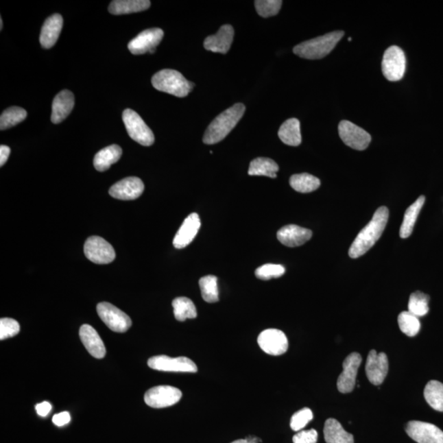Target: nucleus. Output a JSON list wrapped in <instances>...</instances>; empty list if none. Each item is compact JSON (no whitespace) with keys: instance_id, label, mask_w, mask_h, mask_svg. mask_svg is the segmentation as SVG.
Instances as JSON below:
<instances>
[{"instance_id":"obj_1","label":"nucleus","mask_w":443,"mask_h":443,"mask_svg":"<svg viewBox=\"0 0 443 443\" xmlns=\"http://www.w3.org/2000/svg\"><path fill=\"white\" fill-rule=\"evenodd\" d=\"M388 216H390V212L385 206L380 207L376 211L373 219L359 232L352 245L350 246L349 249L350 258L361 257L373 248L386 228Z\"/></svg>"},{"instance_id":"obj_2","label":"nucleus","mask_w":443,"mask_h":443,"mask_svg":"<svg viewBox=\"0 0 443 443\" xmlns=\"http://www.w3.org/2000/svg\"><path fill=\"white\" fill-rule=\"evenodd\" d=\"M245 111L244 104L238 103L222 112L208 127L203 137L204 143L214 145L223 141L236 127Z\"/></svg>"},{"instance_id":"obj_3","label":"nucleus","mask_w":443,"mask_h":443,"mask_svg":"<svg viewBox=\"0 0 443 443\" xmlns=\"http://www.w3.org/2000/svg\"><path fill=\"white\" fill-rule=\"evenodd\" d=\"M344 36L342 31L330 32L295 46L294 52L307 60H320L331 53Z\"/></svg>"},{"instance_id":"obj_4","label":"nucleus","mask_w":443,"mask_h":443,"mask_svg":"<svg viewBox=\"0 0 443 443\" xmlns=\"http://www.w3.org/2000/svg\"><path fill=\"white\" fill-rule=\"evenodd\" d=\"M152 85L158 91L165 92L177 97H186L194 88L195 84L187 81L176 70L164 69L154 74Z\"/></svg>"},{"instance_id":"obj_5","label":"nucleus","mask_w":443,"mask_h":443,"mask_svg":"<svg viewBox=\"0 0 443 443\" xmlns=\"http://www.w3.org/2000/svg\"><path fill=\"white\" fill-rule=\"evenodd\" d=\"M407 69V58L398 46H391L383 54L382 71L383 76L390 82H398L403 79Z\"/></svg>"},{"instance_id":"obj_6","label":"nucleus","mask_w":443,"mask_h":443,"mask_svg":"<svg viewBox=\"0 0 443 443\" xmlns=\"http://www.w3.org/2000/svg\"><path fill=\"white\" fill-rule=\"evenodd\" d=\"M123 119L128 135L132 140L144 146H150L154 144L153 132L150 130V128L137 112L128 108L123 112Z\"/></svg>"},{"instance_id":"obj_7","label":"nucleus","mask_w":443,"mask_h":443,"mask_svg":"<svg viewBox=\"0 0 443 443\" xmlns=\"http://www.w3.org/2000/svg\"><path fill=\"white\" fill-rule=\"evenodd\" d=\"M98 315L107 327L115 333H126L132 326V320L127 313L108 302L97 306Z\"/></svg>"},{"instance_id":"obj_8","label":"nucleus","mask_w":443,"mask_h":443,"mask_svg":"<svg viewBox=\"0 0 443 443\" xmlns=\"http://www.w3.org/2000/svg\"><path fill=\"white\" fill-rule=\"evenodd\" d=\"M84 252L87 259L97 265L110 264L115 260L114 248L104 238L93 236L86 240Z\"/></svg>"},{"instance_id":"obj_9","label":"nucleus","mask_w":443,"mask_h":443,"mask_svg":"<svg viewBox=\"0 0 443 443\" xmlns=\"http://www.w3.org/2000/svg\"><path fill=\"white\" fill-rule=\"evenodd\" d=\"M182 396L178 388L172 386H157L146 392L144 399L146 405L152 408H165L177 404Z\"/></svg>"},{"instance_id":"obj_10","label":"nucleus","mask_w":443,"mask_h":443,"mask_svg":"<svg viewBox=\"0 0 443 443\" xmlns=\"http://www.w3.org/2000/svg\"><path fill=\"white\" fill-rule=\"evenodd\" d=\"M148 366L154 370L164 372H180V373H196L197 366L187 357L171 358L167 355H157L149 359Z\"/></svg>"},{"instance_id":"obj_11","label":"nucleus","mask_w":443,"mask_h":443,"mask_svg":"<svg viewBox=\"0 0 443 443\" xmlns=\"http://www.w3.org/2000/svg\"><path fill=\"white\" fill-rule=\"evenodd\" d=\"M338 132L342 141L354 149L365 150L371 141L369 133L350 121H342L338 126Z\"/></svg>"},{"instance_id":"obj_12","label":"nucleus","mask_w":443,"mask_h":443,"mask_svg":"<svg viewBox=\"0 0 443 443\" xmlns=\"http://www.w3.org/2000/svg\"><path fill=\"white\" fill-rule=\"evenodd\" d=\"M409 437L418 443H443V432L437 426L421 421H409L405 427Z\"/></svg>"},{"instance_id":"obj_13","label":"nucleus","mask_w":443,"mask_h":443,"mask_svg":"<svg viewBox=\"0 0 443 443\" xmlns=\"http://www.w3.org/2000/svg\"><path fill=\"white\" fill-rule=\"evenodd\" d=\"M164 32L160 28L148 29L140 33L128 44V49L135 56L156 52V46L161 43Z\"/></svg>"},{"instance_id":"obj_14","label":"nucleus","mask_w":443,"mask_h":443,"mask_svg":"<svg viewBox=\"0 0 443 443\" xmlns=\"http://www.w3.org/2000/svg\"><path fill=\"white\" fill-rule=\"evenodd\" d=\"M257 341L260 348L271 355H281L288 349L287 337L281 330L266 329L259 335Z\"/></svg>"},{"instance_id":"obj_15","label":"nucleus","mask_w":443,"mask_h":443,"mask_svg":"<svg viewBox=\"0 0 443 443\" xmlns=\"http://www.w3.org/2000/svg\"><path fill=\"white\" fill-rule=\"evenodd\" d=\"M362 358L361 355L357 352L350 354L345 359L342 366V370L339 377L337 379V390L342 394H349L352 392L357 382V372L359 366H361Z\"/></svg>"},{"instance_id":"obj_16","label":"nucleus","mask_w":443,"mask_h":443,"mask_svg":"<svg viewBox=\"0 0 443 443\" xmlns=\"http://www.w3.org/2000/svg\"><path fill=\"white\" fill-rule=\"evenodd\" d=\"M366 371L367 378L375 386L381 385L388 373V359L385 353L370 350L368 355Z\"/></svg>"},{"instance_id":"obj_17","label":"nucleus","mask_w":443,"mask_h":443,"mask_svg":"<svg viewBox=\"0 0 443 443\" xmlns=\"http://www.w3.org/2000/svg\"><path fill=\"white\" fill-rule=\"evenodd\" d=\"M145 186L140 178L130 177L121 180L110 188L112 197L121 200H133L143 193Z\"/></svg>"},{"instance_id":"obj_18","label":"nucleus","mask_w":443,"mask_h":443,"mask_svg":"<svg viewBox=\"0 0 443 443\" xmlns=\"http://www.w3.org/2000/svg\"><path fill=\"white\" fill-rule=\"evenodd\" d=\"M200 217L195 213L191 214L184 220L181 227H180L176 236L173 239V246L175 248L183 249L190 245L195 239L200 228Z\"/></svg>"},{"instance_id":"obj_19","label":"nucleus","mask_w":443,"mask_h":443,"mask_svg":"<svg viewBox=\"0 0 443 443\" xmlns=\"http://www.w3.org/2000/svg\"><path fill=\"white\" fill-rule=\"evenodd\" d=\"M233 38V27L231 25H224L216 35L208 36L204 40V47L208 51L225 54L231 48Z\"/></svg>"},{"instance_id":"obj_20","label":"nucleus","mask_w":443,"mask_h":443,"mask_svg":"<svg viewBox=\"0 0 443 443\" xmlns=\"http://www.w3.org/2000/svg\"><path fill=\"white\" fill-rule=\"evenodd\" d=\"M312 234L311 230L291 224L280 229L277 233V237L283 245L288 248H296L310 240Z\"/></svg>"},{"instance_id":"obj_21","label":"nucleus","mask_w":443,"mask_h":443,"mask_svg":"<svg viewBox=\"0 0 443 443\" xmlns=\"http://www.w3.org/2000/svg\"><path fill=\"white\" fill-rule=\"evenodd\" d=\"M81 341L85 346L87 352L96 359H103L106 357V349L101 337H99L94 328L89 324L82 325L79 332Z\"/></svg>"},{"instance_id":"obj_22","label":"nucleus","mask_w":443,"mask_h":443,"mask_svg":"<svg viewBox=\"0 0 443 443\" xmlns=\"http://www.w3.org/2000/svg\"><path fill=\"white\" fill-rule=\"evenodd\" d=\"M64 19L60 14H53L45 20L40 36V43L45 49L52 48L60 36Z\"/></svg>"},{"instance_id":"obj_23","label":"nucleus","mask_w":443,"mask_h":443,"mask_svg":"<svg viewBox=\"0 0 443 443\" xmlns=\"http://www.w3.org/2000/svg\"><path fill=\"white\" fill-rule=\"evenodd\" d=\"M74 104L75 99L72 92L68 90L60 92L54 98L52 104V123H62L72 112Z\"/></svg>"},{"instance_id":"obj_24","label":"nucleus","mask_w":443,"mask_h":443,"mask_svg":"<svg viewBox=\"0 0 443 443\" xmlns=\"http://www.w3.org/2000/svg\"><path fill=\"white\" fill-rule=\"evenodd\" d=\"M122 154V148L117 145H112L99 150L94 158L95 169L99 172H104V171L110 169L112 165L120 160Z\"/></svg>"},{"instance_id":"obj_25","label":"nucleus","mask_w":443,"mask_h":443,"mask_svg":"<svg viewBox=\"0 0 443 443\" xmlns=\"http://www.w3.org/2000/svg\"><path fill=\"white\" fill-rule=\"evenodd\" d=\"M324 434L327 443H354L352 434L346 432L335 419H328L325 422Z\"/></svg>"},{"instance_id":"obj_26","label":"nucleus","mask_w":443,"mask_h":443,"mask_svg":"<svg viewBox=\"0 0 443 443\" xmlns=\"http://www.w3.org/2000/svg\"><path fill=\"white\" fill-rule=\"evenodd\" d=\"M424 202L425 197L424 195H421L405 211L403 224H401L400 229V237L403 239L411 235L418 216H419Z\"/></svg>"},{"instance_id":"obj_27","label":"nucleus","mask_w":443,"mask_h":443,"mask_svg":"<svg viewBox=\"0 0 443 443\" xmlns=\"http://www.w3.org/2000/svg\"><path fill=\"white\" fill-rule=\"evenodd\" d=\"M148 0H115L110 3L108 11L115 15L133 14L148 10Z\"/></svg>"},{"instance_id":"obj_28","label":"nucleus","mask_w":443,"mask_h":443,"mask_svg":"<svg viewBox=\"0 0 443 443\" xmlns=\"http://www.w3.org/2000/svg\"><path fill=\"white\" fill-rule=\"evenodd\" d=\"M278 136L284 144L298 146L302 143L300 121L290 119L284 122L278 131Z\"/></svg>"},{"instance_id":"obj_29","label":"nucleus","mask_w":443,"mask_h":443,"mask_svg":"<svg viewBox=\"0 0 443 443\" xmlns=\"http://www.w3.org/2000/svg\"><path fill=\"white\" fill-rule=\"evenodd\" d=\"M279 167L269 158H257L250 162L248 173L250 176H265L277 178Z\"/></svg>"},{"instance_id":"obj_30","label":"nucleus","mask_w":443,"mask_h":443,"mask_svg":"<svg viewBox=\"0 0 443 443\" xmlns=\"http://www.w3.org/2000/svg\"><path fill=\"white\" fill-rule=\"evenodd\" d=\"M320 180L311 174L300 173L292 175L290 185L300 193H310L320 187Z\"/></svg>"},{"instance_id":"obj_31","label":"nucleus","mask_w":443,"mask_h":443,"mask_svg":"<svg viewBox=\"0 0 443 443\" xmlns=\"http://www.w3.org/2000/svg\"><path fill=\"white\" fill-rule=\"evenodd\" d=\"M424 395L430 407L437 411L443 412V383L436 380L429 382Z\"/></svg>"},{"instance_id":"obj_32","label":"nucleus","mask_w":443,"mask_h":443,"mask_svg":"<svg viewBox=\"0 0 443 443\" xmlns=\"http://www.w3.org/2000/svg\"><path fill=\"white\" fill-rule=\"evenodd\" d=\"M200 287L204 302H218L219 300L218 278L214 275H207L200 279Z\"/></svg>"},{"instance_id":"obj_33","label":"nucleus","mask_w":443,"mask_h":443,"mask_svg":"<svg viewBox=\"0 0 443 443\" xmlns=\"http://www.w3.org/2000/svg\"><path fill=\"white\" fill-rule=\"evenodd\" d=\"M174 316L178 321H185L187 319H195L197 317V311L192 300L187 298H178L173 302Z\"/></svg>"},{"instance_id":"obj_34","label":"nucleus","mask_w":443,"mask_h":443,"mask_svg":"<svg viewBox=\"0 0 443 443\" xmlns=\"http://www.w3.org/2000/svg\"><path fill=\"white\" fill-rule=\"evenodd\" d=\"M27 112L22 108L11 107L3 112L0 117V129L6 130L22 123L27 118Z\"/></svg>"},{"instance_id":"obj_35","label":"nucleus","mask_w":443,"mask_h":443,"mask_svg":"<svg viewBox=\"0 0 443 443\" xmlns=\"http://www.w3.org/2000/svg\"><path fill=\"white\" fill-rule=\"evenodd\" d=\"M429 296L422 291L414 292L409 296L408 309L409 312L417 317H422L427 315L429 308Z\"/></svg>"},{"instance_id":"obj_36","label":"nucleus","mask_w":443,"mask_h":443,"mask_svg":"<svg viewBox=\"0 0 443 443\" xmlns=\"http://www.w3.org/2000/svg\"><path fill=\"white\" fill-rule=\"evenodd\" d=\"M398 324L401 332L409 337H415L420 330L419 317L411 312H401L398 316Z\"/></svg>"},{"instance_id":"obj_37","label":"nucleus","mask_w":443,"mask_h":443,"mask_svg":"<svg viewBox=\"0 0 443 443\" xmlns=\"http://www.w3.org/2000/svg\"><path fill=\"white\" fill-rule=\"evenodd\" d=\"M283 1L279 0H257L254 1L256 11L259 15L263 18H270L277 15L281 10Z\"/></svg>"},{"instance_id":"obj_38","label":"nucleus","mask_w":443,"mask_h":443,"mask_svg":"<svg viewBox=\"0 0 443 443\" xmlns=\"http://www.w3.org/2000/svg\"><path fill=\"white\" fill-rule=\"evenodd\" d=\"M285 267L280 265L267 264L259 267L256 270V278L261 280H270L282 277L285 274Z\"/></svg>"},{"instance_id":"obj_39","label":"nucleus","mask_w":443,"mask_h":443,"mask_svg":"<svg viewBox=\"0 0 443 443\" xmlns=\"http://www.w3.org/2000/svg\"><path fill=\"white\" fill-rule=\"evenodd\" d=\"M313 420V412L311 409L304 408L294 414L291 419V428L294 431H302Z\"/></svg>"},{"instance_id":"obj_40","label":"nucleus","mask_w":443,"mask_h":443,"mask_svg":"<svg viewBox=\"0 0 443 443\" xmlns=\"http://www.w3.org/2000/svg\"><path fill=\"white\" fill-rule=\"evenodd\" d=\"M20 332V325L18 321L10 318H3L0 320V340L15 337Z\"/></svg>"},{"instance_id":"obj_41","label":"nucleus","mask_w":443,"mask_h":443,"mask_svg":"<svg viewBox=\"0 0 443 443\" xmlns=\"http://www.w3.org/2000/svg\"><path fill=\"white\" fill-rule=\"evenodd\" d=\"M294 443H316L318 433L315 429L299 431L294 437Z\"/></svg>"},{"instance_id":"obj_42","label":"nucleus","mask_w":443,"mask_h":443,"mask_svg":"<svg viewBox=\"0 0 443 443\" xmlns=\"http://www.w3.org/2000/svg\"><path fill=\"white\" fill-rule=\"evenodd\" d=\"M70 420H71L70 414L67 411L57 414V415L53 417V420H52L53 423L56 426H58V427H62V426L68 424Z\"/></svg>"},{"instance_id":"obj_43","label":"nucleus","mask_w":443,"mask_h":443,"mask_svg":"<svg viewBox=\"0 0 443 443\" xmlns=\"http://www.w3.org/2000/svg\"><path fill=\"white\" fill-rule=\"evenodd\" d=\"M51 409L52 405L48 401H43V403L36 405V412L41 417L47 416L50 411H51Z\"/></svg>"},{"instance_id":"obj_44","label":"nucleus","mask_w":443,"mask_h":443,"mask_svg":"<svg viewBox=\"0 0 443 443\" xmlns=\"http://www.w3.org/2000/svg\"><path fill=\"white\" fill-rule=\"evenodd\" d=\"M11 149L7 145L0 146V165L3 166L10 156Z\"/></svg>"},{"instance_id":"obj_45","label":"nucleus","mask_w":443,"mask_h":443,"mask_svg":"<svg viewBox=\"0 0 443 443\" xmlns=\"http://www.w3.org/2000/svg\"><path fill=\"white\" fill-rule=\"evenodd\" d=\"M261 440L260 438H258L254 436H250L248 438H246V440H238L237 441H234L232 443H261Z\"/></svg>"},{"instance_id":"obj_46","label":"nucleus","mask_w":443,"mask_h":443,"mask_svg":"<svg viewBox=\"0 0 443 443\" xmlns=\"http://www.w3.org/2000/svg\"><path fill=\"white\" fill-rule=\"evenodd\" d=\"M0 26H1V28H0V29H1V30H2V29H3V20H2V19H0Z\"/></svg>"}]
</instances>
